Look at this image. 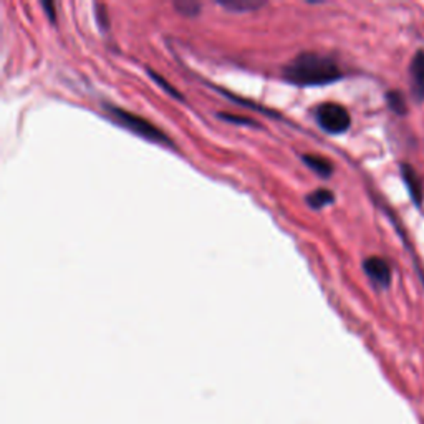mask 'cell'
Returning <instances> with one entry per match:
<instances>
[{
	"label": "cell",
	"instance_id": "1",
	"mask_svg": "<svg viewBox=\"0 0 424 424\" xmlns=\"http://www.w3.org/2000/svg\"><path fill=\"white\" fill-rule=\"evenodd\" d=\"M284 78L297 86H320L342 78V72L330 57L308 52L297 55L284 68Z\"/></svg>",
	"mask_w": 424,
	"mask_h": 424
},
{
	"label": "cell",
	"instance_id": "2",
	"mask_svg": "<svg viewBox=\"0 0 424 424\" xmlns=\"http://www.w3.org/2000/svg\"><path fill=\"white\" fill-rule=\"evenodd\" d=\"M106 110H108L110 114H112L114 121L121 124L123 128H126V130H130L131 133H135V135L141 136L143 140L159 143V145H169V146L173 145L171 140H169L163 131L158 130L153 123L147 121V119L138 117V114H133L130 112H124V110L117 108V106H108Z\"/></svg>",
	"mask_w": 424,
	"mask_h": 424
},
{
	"label": "cell",
	"instance_id": "3",
	"mask_svg": "<svg viewBox=\"0 0 424 424\" xmlns=\"http://www.w3.org/2000/svg\"><path fill=\"white\" fill-rule=\"evenodd\" d=\"M317 123L320 124L322 130L331 135H340L345 133L352 124V118L347 108L338 103H322L317 108Z\"/></svg>",
	"mask_w": 424,
	"mask_h": 424
},
{
	"label": "cell",
	"instance_id": "4",
	"mask_svg": "<svg viewBox=\"0 0 424 424\" xmlns=\"http://www.w3.org/2000/svg\"><path fill=\"white\" fill-rule=\"evenodd\" d=\"M363 269H365L366 275L371 279L373 284H376L378 287H388L391 282V270L390 265L381 259V257H370L363 262Z\"/></svg>",
	"mask_w": 424,
	"mask_h": 424
},
{
	"label": "cell",
	"instance_id": "5",
	"mask_svg": "<svg viewBox=\"0 0 424 424\" xmlns=\"http://www.w3.org/2000/svg\"><path fill=\"white\" fill-rule=\"evenodd\" d=\"M409 80H411L413 96L418 101L424 100V52H418L409 65Z\"/></svg>",
	"mask_w": 424,
	"mask_h": 424
},
{
	"label": "cell",
	"instance_id": "6",
	"mask_svg": "<svg viewBox=\"0 0 424 424\" xmlns=\"http://www.w3.org/2000/svg\"><path fill=\"white\" fill-rule=\"evenodd\" d=\"M401 171H403V179H404V184L408 186L409 196L413 197V201L416 202V204H421L423 202V183H421V179H419L418 173L408 164H404L403 168H401Z\"/></svg>",
	"mask_w": 424,
	"mask_h": 424
},
{
	"label": "cell",
	"instance_id": "7",
	"mask_svg": "<svg viewBox=\"0 0 424 424\" xmlns=\"http://www.w3.org/2000/svg\"><path fill=\"white\" fill-rule=\"evenodd\" d=\"M302 159H303V163H305L313 173L318 174V176H322V178H330L331 176V171H333V164H331L329 159L322 158V156H315V154H305V156H302Z\"/></svg>",
	"mask_w": 424,
	"mask_h": 424
},
{
	"label": "cell",
	"instance_id": "8",
	"mask_svg": "<svg viewBox=\"0 0 424 424\" xmlns=\"http://www.w3.org/2000/svg\"><path fill=\"white\" fill-rule=\"evenodd\" d=\"M218 6L224 7L230 12H251L264 7V2H256V0H227V2H218Z\"/></svg>",
	"mask_w": 424,
	"mask_h": 424
},
{
	"label": "cell",
	"instance_id": "9",
	"mask_svg": "<svg viewBox=\"0 0 424 424\" xmlns=\"http://www.w3.org/2000/svg\"><path fill=\"white\" fill-rule=\"evenodd\" d=\"M307 202L312 209H324L325 206L333 202V192H330L329 189H317V191L307 196Z\"/></svg>",
	"mask_w": 424,
	"mask_h": 424
},
{
	"label": "cell",
	"instance_id": "10",
	"mask_svg": "<svg viewBox=\"0 0 424 424\" xmlns=\"http://www.w3.org/2000/svg\"><path fill=\"white\" fill-rule=\"evenodd\" d=\"M174 8H176L179 13L187 17H196L197 13L201 12L199 4L192 2V0H181V2H176L174 4Z\"/></svg>",
	"mask_w": 424,
	"mask_h": 424
},
{
	"label": "cell",
	"instance_id": "11",
	"mask_svg": "<svg viewBox=\"0 0 424 424\" xmlns=\"http://www.w3.org/2000/svg\"><path fill=\"white\" fill-rule=\"evenodd\" d=\"M388 103H390V108L393 110V112L404 113V98H403V95L398 93V91H390Z\"/></svg>",
	"mask_w": 424,
	"mask_h": 424
},
{
	"label": "cell",
	"instance_id": "12",
	"mask_svg": "<svg viewBox=\"0 0 424 424\" xmlns=\"http://www.w3.org/2000/svg\"><path fill=\"white\" fill-rule=\"evenodd\" d=\"M150 75H151V78H153V80H154L156 83H158V85H159V86H163V88H164L166 91H168V93H169V95H171V96H174V98H179V100H183V96H181V95H179V91H178L176 88H173V86H169V85H168V83H166V81H164V78H163V77H161V75H158V73L151 72V70H150Z\"/></svg>",
	"mask_w": 424,
	"mask_h": 424
},
{
	"label": "cell",
	"instance_id": "13",
	"mask_svg": "<svg viewBox=\"0 0 424 424\" xmlns=\"http://www.w3.org/2000/svg\"><path fill=\"white\" fill-rule=\"evenodd\" d=\"M95 11H96V20H98V25L101 30H108V12H106V7L101 6V4H96L95 6Z\"/></svg>",
	"mask_w": 424,
	"mask_h": 424
},
{
	"label": "cell",
	"instance_id": "14",
	"mask_svg": "<svg viewBox=\"0 0 424 424\" xmlns=\"http://www.w3.org/2000/svg\"><path fill=\"white\" fill-rule=\"evenodd\" d=\"M219 117H220V118H224V119H227V121L237 123V124H249V126H252V124H256L253 121H251V119H247V118H239V117H232V114L220 113Z\"/></svg>",
	"mask_w": 424,
	"mask_h": 424
},
{
	"label": "cell",
	"instance_id": "15",
	"mask_svg": "<svg viewBox=\"0 0 424 424\" xmlns=\"http://www.w3.org/2000/svg\"><path fill=\"white\" fill-rule=\"evenodd\" d=\"M41 7H44V11L47 12L50 20H52V22L57 20V13H55L57 11H55V6L52 2H44V4H41Z\"/></svg>",
	"mask_w": 424,
	"mask_h": 424
}]
</instances>
